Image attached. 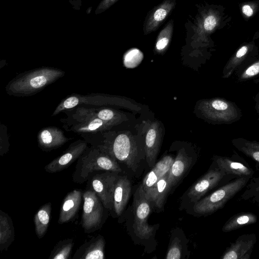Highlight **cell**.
<instances>
[{"label":"cell","mask_w":259,"mask_h":259,"mask_svg":"<svg viewBox=\"0 0 259 259\" xmlns=\"http://www.w3.org/2000/svg\"><path fill=\"white\" fill-rule=\"evenodd\" d=\"M259 74V59L249 66L241 74L240 78L249 79Z\"/></svg>","instance_id":"cell-36"},{"label":"cell","mask_w":259,"mask_h":259,"mask_svg":"<svg viewBox=\"0 0 259 259\" xmlns=\"http://www.w3.org/2000/svg\"><path fill=\"white\" fill-rule=\"evenodd\" d=\"M196 20L193 40L196 42H206L208 36L220 26L221 16L216 10L209 8L200 12Z\"/></svg>","instance_id":"cell-11"},{"label":"cell","mask_w":259,"mask_h":259,"mask_svg":"<svg viewBox=\"0 0 259 259\" xmlns=\"http://www.w3.org/2000/svg\"><path fill=\"white\" fill-rule=\"evenodd\" d=\"M258 206H259V204H258Z\"/></svg>","instance_id":"cell-41"},{"label":"cell","mask_w":259,"mask_h":259,"mask_svg":"<svg viewBox=\"0 0 259 259\" xmlns=\"http://www.w3.org/2000/svg\"><path fill=\"white\" fill-rule=\"evenodd\" d=\"M259 7L258 2H249L242 3L240 9L243 17L248 19L254 15Z\"/></svg>","instance_id":"cell-34"},{"label":"cell","mask_w":259,"mask_h":259,"mask_svg":"<svg viewBox=\"0 0 259 259\" xmlns=\"http://www.w3.org/2000/svg\"><path fill=\"white\" fill-rule=\"evenodd\" d=\"M174 25V20L170 19L158 33L154 47L156 54L163 55L168 49L172 37Z\"/></svg>","instance_id":"cell-28"},{"label":"cell","mask_w":259,"mask_h":259,"mask_svg":"<svg viewBox=\"0 0 259 259\" xmlns=\"http://www.w3.org/2000/svg\"><path fill=\"white\" fill-rule=\"evenodd\" d=\"M15 237L12 219L8 214L0 210V250H7Z\"/></svg>","instance_id":"cell-24"},{"label":"cell","mask_w":259,"mask_h":259,"mask_svg":"<svg viewBox=\"0 0 259 259\" xmlns=\"http://www.w3.org/2000/svg\"><path fill=\"white\" fill-rule=\"evenodd\" d=\"M256 242L255 234L241 235L226 248L220 258L249 259Z\"/></svg>","instance_id":"cell-15"},{"label":"cell","mask_w":259,"mask_h":259,"mask_svg":"<svg viewBox=\"0 0 259 259\" xmlns=\"http://www.w3.org/2000/svg\"><path fill=\"white\" fill-rule=\"evenodd\" d=\"M182 247L177 239H175L168 249L166 259H180L181 257Z\"/></svg>","instance_id":"cell-35"},{"label":"cell","mask_w":259,"mask_h":259,"mask_svg":"<svg viewBox=\"0 0 259 259\" xmlns=\"http://www.w3.org/2000/svg\"><path fill=\"white\" fill-rule=\"evenodd\" d=\"M83 201L80 224L85 233H91L101 227L104 206L95 192L91 189L83 192Z\"/></svg>","instance_id":"cell-7"},{"label":"cell","mask_w":259,"mask_h":259,"mask_svg":"<svg viewBox=\"0 0 259 259\" xmlns=\"http://www.w3.org/2000/svg\"><path fill=\"white\" fill-rule=\"evenodd\" d=\"M150 211L151 202L146 198L141 185L135 195L133 225L136 234L140 238L149 237L153 231L154 227L147 222Z\"/></svg>","instance_id":"cell-8"},{"label":"cell","mask_w":259,"mask_h":259,"mask_svg":"<svg viewBox=\"0 0 259 259\" xmlns=\"http://www.w3.org/2000/svg\"><path fill=\"white\" fill-rule=\"evenodd\" d=\"M97 147L133 170L139 166L140 152L134 137L128 131L118 134L113 139L106 138Z\"/></svg>","instance_id":"cell-3"},{"label":"cell","mask_w":259,"mask_h":259,"mask_svg":"<svg viewBox=\"0 0 259 259\" xmlns=\"http://www.w3.org/2000/svg\"><path fill=\"white\" fill-rule=\"evenodd\" d=\"M176 4V0H163L150 10L143 23L144 34L156 31L171 14Z\"/></svg>","instance_id":"cell-14"},{"label":"cell","mask_w":259,"mask_h":259,"mask_svg":"<svg viewBox=\"0 0 259 259\" xmlns=\"http://www.w3.org/2000/svg\"><path fill=\"white\" fill-rule=\"evenodd\" d=\"M198 110L205 118L218 123H231L239 118V112L231 102L220 98L203 100Z\"/></svg>","instance_id":"cell-6"},{"label":"cell","mask_w":259,"mask_h":259,"mask_svg":"<svg viewBox=\"0 0 259 259\" xmlns=\"http://www.w3.org/2000/svg\"><path fill=\"white\" fill-rule=\"evenodd\" d=\"M213 159L215 165L227 175L251 177L254 174V170L245 161L221 156H215Z\"/></svg>","instance_id":"cell-20"},{"label":"cell","mask_w":259,"mask_h":259,"mask_svg":"<svg viewBox=\"0 0 259 259\" xmlns=\"http://www.w3.org/2000/svg\"><path fill=\"white\" fill-rule=\"evenodd\" d=\"M233 145L240 152L259 163V143L238 138L232 141Z\"/></svg>","instance_id":"cell-30"},{"label":"cell","mask_w":259,"mask_h":259,"mask_svg":"<svg viewBox=\"0 0 259 259\" xmlns=\"http://www.w3.org/2000/svg\"><path fill=\"white\" fill-rule=\"evenodd\" d=\"M65 75L59 68L42 67L18 75L6 87L10 96L27 97L34 95Z\"/></svg>","instance_id":"cell-1"},{"label":"cell","mask_w":259,"mask_h":259,"mask_svg":"<svg viewBox=\"0 0 259 259\" xmlns=\"http://www.w3.org/2000/svg\"><path fill=\"white\" fill-rule=\"evenodd\" d=\"M251 177H239L195 202L194 210L202 215L211 214L224 205L247 184Z\"/></svg>","instance_id":"cell-4"},{"label":"cell","mask_w":259,"mask_h":259,"mask_svg":"<svg viewBox=\"0 0 259 259\" xmlns=\"http://www.w3.org/2000/svg\"><path fill=\"white\" fill-rule=\"evenodd\" d=\"M4 131H3V128L1 127V133L4 136V138L1 136V155L3 156L5 154H6L8 151L9 150V140L8 138V135L7 134V130L6 127L4 126L3 127Z\"/></svg>","instance_id":"cell-37"},{"label":"cell","mask_w":259,"mask_h":259,"mask_svg":"<svg viewBox=\"0 0 259 259\" xmlns=\"http://www.w3.org/2000/svg\"><path fill=\"white\" fill-rule=\"evenodd\" d=\"M174 159L171 156H165L146 175L141 184L145 196L148 194L160 179L168 174Z\"/></svg>","instance_id":"cell-19"},{"label":"cell","mask_w":259,"mask_h":259,"mask_svg":"<svg viewBox=\"0 0 259 259\" xmlns=\"http://www.w3.org/2000/svg\"><path fill=\"white\" fill-rule=\"evenodd\" d=\"M169 189L167 174L157 181L146 197L151 203L153 202L156 207L161 208L164 204L166 195Z\"/></svg>","instance_id":"cell-26"},{"label":"cell","mask_w":259,"mask_h":259,"mask_svg":"<svg viewBox=\"0 0 259 259\" xmlns=\"http://www.w3.org/2000/svg\"><path fill=\"white\" fill-rule=\"evenodd\" d=\"M143 58L142 53L137 49H133L127 51L124 55L123 63L127 68H134L137 66Z\"/></svg>","instance_id":"cell-33"},{"label":"cell","mask_w":259,"mask_h":259,"mask_svg":"<svg viewBox=\"0 0 259 259\" xmlns=\"http://www.w3.org/2000/svg\"><path fill=\"white\" fill-rule=\"evenodd\" d=\"M71 139L65 136L62 130L55 126L44 127L37 136L39 147L47 152L61 147Z\"/></svg>","instance_id":"cell-16"},{"label":"cell","mask_w":259,"mask_h":259,"mask_svg":"<svg viewBox=\"0 0 259 259\" xmlns=\"http://www.w3.org/2000/svg\"><path fill=\"white\" fill-rule=\"evenodd\" d=\"M226 173L216 165L208 170L189 190L188 197L192 202H196L209 191L214 188L226 176Z\"/></svg>","instance_id":"cell-12"},{"label":"cell","mask_w":259,"mask_h":259,"mask_svg":"<svg viewBox=\"0 0 259 259\" xmlns=\"http://www.w3.org/2000/svg\"><path fill=\"white\" fill-rule=\"evenodd\" d=\"M73 239H64L59 241L52 250L49 259H68L74 245Z\"/></svg>","instance_id":"cell-32"},{"label":"cell","mask_w":259,"mask_h":259,"mask_svg":"<svg viewBox=\"0 0 259 259\" xmlns=\"http://www.w3.org/2000/svg\"><path fill=\"white\" fill-rule=\"evenodd\" d=\"M83 193L80 190L74 189L64 197L60 207L58 223L63 224L68 223L77 214L83 200Z\"/></svg>","instance_id":"cell-18"},{"label":"cell","mask_w":259,"mask_h":259,"mask_svg":"<svg viewBox=\"0 0 259 259\" xmlns=\"http://www.w3.org/2000/svg\"><path fill=\"white\" fill-rule=\"evenodd\" d=\"M258 111H259V102H258Z\"/></svg>","instance_id":"cell-40"},{"label":"cell","mask_w":259,"mask_h":259,"mask_svg":"<svg viewBox=\"0 0 259 259\" xmlns=\"http://www.w3.org/2000/svg\"><path fill=\"white\" fill-rule=\"evenodd\" d=\"M88 148V142L78 140L71 143L60 156L56 157L45 166L49 173H55L69 167L82 155Z\"/></svg>","instance_id":"cell-13"},{"label":"cell","mask_w":259,"mask_h":259,"mask_svg":"<svg viewBox=\"0 0 259 259\" xmlns=\"http://www.w3.org/2000/svg\"><path fill=\"white\" fill-rule=\"evenodd\" d=\"M75 111L64 119V126L67 131L81 135H94L110 129L114 126L98 118L95 108L79 107Z\"/></svg>","instance_id":"cell-5"},{"label":"cell","mask_w":259,"mask_h":259,"mask_svg":"<svg viewBox=\"0 0 259 259\" xmlns=\"http://www.w3.org/2000/svg\"><path fill=\"white\" fill-rule=\"evenodd\" d=\"M257 220L255 214L250 212H242L231 217L222 227L225 233L231 232L242 227L256 223Z\"/></svg>","instance_id":"cell-25"},{"label":"cell","mask_w":259,"mask_h":259,"mask_svg":"<svg viewBox=\"0 0 259 259\" xmlns=\"http://www.w3.org/2000/svg\"><path fill=\"white\" fill-rule=\"evenodd\" d=\"M105 241L99 235L84 243L75 252L74 259H104Z\"/></svg>","instance_id":"cell-21"},{"label":"cell","mask_w":259,"mask_h":259,"mask_svg":"<svg viewBox=\"0 0 259 259\" xmlns=\"http://www.w3.org/2000/svg\"><path fill=\"white\" fill-rule=\"evenodd\" d=\"M162 137V129L158 121L152 122L146 134L145 151L147 161L150 166L155 165Z\"/></svg>","instance_id":"cell-17"},{"label":"cell","mask_w":259,"mask_h":259,"mask_svg":"<svg viewBox=\"0 0 259 259\" xmlns=\"http://www.w3.org/2000/svg\"><path fill=\"white\" fill-rule=\"evenodd\" d=\"M248 186L249 189L244 194L250 192H251V194H252L254 192H259V177L254 179V182H252Z\"/></svg>","instance_id":"cell-39"},{"label":"cell","mask_w":259,"mask_h":259,"mask_svg":"<svg viewBox=\"0 0 259 259\" xmlns=\"http://www.w3.org/2000/svg\"><path fill=\"white\" fill-rule=\"evenodd\" d=\"M122 99L100 94H90L87 95L73 94L63 100L57 106L52 114L55 116L61 112L72 109L80 104L93 105H123V101H119Z\"/></svg>","instance_id":"cell-10"},{"label":"cell","mask_w":259,"mask_h":259,"mask_svg":"<svg viewBox=\"0 0 259 259\" xmlns=\"http://www.w3.org/2000/svg\"><path fill=\"white\" fill-rule=\"evenodd\" d=\"M118 1V0H103L99 5L98 11L99 12H103L110 7Z\"/></svg>","instance_id":"cell-38"},{"label":"cell","mask_w":259,"mask_h":259,"mask_svg":"<svg viewBox=\"0 0 259 259\" xmlns=\"http://www.w3.org/2000/svg\"><path fill=\"white\" fill-rule=\"evenodd\" d=\"M96 112L98 118L113 125L127 120V116L124 113L112 108L96 109Z\"/></svg>","instance_id":"cell-31"},{"label":"cell","mask_w":259,"mask_h":259,"mask_svg":"<svg viewBox=\"0 0 259 259\" xmlns=\"http://www.w3.org/2000/svg\"><path fill=\"white\" fill-rule=\"evenodd\" d=\"M253 47L252 42L242 46L230 58L224 69V77H228L247 58Z\"/></svg>","instance_id":"cell-29"},{"label":"cell","mask_w":259,"mask_h":259,"mask_svg":"<svg viewBox=\"0 0 259 259\" xmlns=\"http://www.w3.org/2000/svg\"><path fill=\"white\" fill-rule=\"evenodd\" d=\"M191 163L185 151L181 149L178 152L168 174L169 189L175 186L184 176Z\"/></svg>","instance_id":"cell-23"},{"label":"cell","mask_w":259,"mask_h":259,"mask_svg":"<svg viewBox=\"0 0 259 259\" xmlns=\"http://www.w3.org/2000/svg\"><path fill=\"white\" fill-rule=\"evenodd\" d=\"M100 170L117 173L122 171L114 157L98 147L92 146L87 148L79 158L73 174V181L83 183L89 179L93 172Z\"/></svg>","instance_id":"cell-2"},{"label":"cell","mask_w":259,"mask_h":259,"mask_svg":"<svg viewBox=\"0 0 259 259\" xmlns=\"http://www.w3.org/2000/svg\"><path fill=\"white\" fill-rule=\"evenodd\" d=\"M132 191L131 184L125 176H118L113 194V210L117 216L121 214L128 203Z\"/></svg>","instance_id":"cell-22"},{"label":"cell","mask_w":259,"mask_h":259,"mask_svg":"<svg viewBox=\"0 0 259 259\" xmlns=\"http://www.w3.org/2000/svg\"><path fill=\"white\" fill-rule=\"evenodd\" d=\"M51 209V203H47L38 210L34 215L35 232L39 239L42 238L47 232L50 223Z\"/></svg>","instance_id":"cell-27"},{"label":"cell","mask_w":259,"mask_h":259,"mask_svg":"<svg viewBox=\"0 0 259 259\" xmlns=\"http://www.w3.org/2000/svg\"><path fill=\"white\" fill-rule=\"evenodd\" d=\"M117 174L106 171L102 174L95 175L90 181V189L95 192L104 207L110 210L113 209V194L118 177Z\"/></svg>","instance_id":"cell-9"}]
</instances>
